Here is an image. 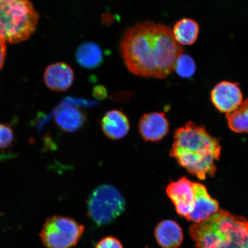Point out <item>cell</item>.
<instances>
[{
  "instance_id": "ba28073f",
  "label": "cell",
  "mask_w": 248,
  "mask_h": 248,
  "mask_svg": "<svg viewBox=\"0 0 248 248\" xmlns=\"http://www.w3.org/2000/svg\"><path fill=\"white\" fill-rule=\"evenodd\" d=\"M166 193L174 204L176 212L187 218L194 207V182L182 177L177 181L170 183L167 187Z\"/></svg>"
},
{
  "instance_id": "ffe728a7",
  "label": "cell",
  "mask_w": 248,
  "mask_h": 248,
  "mask_svg": "<svg viewBox=\"0 0 248 248\" xmlns=\"http://www.w3.org/2000/svg\"><path fill=\"white\" fill-rule=\"evenodd\" d=\"M95 248H124L117 238L113 236L105 237L98 241Z\"/></svg>"
},
{
  "instance_id": "603a6c76",
  "label": "cell",
  "mask_w": 248,
  "mask_h": 248,
  "mask_svg": "<svg viewBox=\"0 0 248 248\" xmlns=\"http://www.w3.org/2000/svg\"><path fill=\"white\" fill-rule=\"evenodd\" d=\"M246 248H248V243L247 246Z\"/></svg>"
},
{
  "instance_id": "4fadbf2b",
  "label": "cell",
  "mask_w": 248,
  "mask_h": 248,
  "mask_svg": "<svg viewBox=\"0 0 248 248\" xmlns=\"http://www.w3.org/2000/svg\"><path fill=\"white\" fill-rule=\"evenodd\" d=\"M155 236L163 248H178L184 240L182 229L172 220H164L155 229Z\"/></svg>"
},
{
  "instance_id": "7a4b0ae2",
  "label": "cell",
  "mask_w": 248,
  "mask_h": 248,
  "mask_svg": "<svg viewBox=\"0 0 248 248\" xmlns=\"http://www.w3.org/2000/svg\"><path fill=\"white\" fill-rule=\"evenodd\" d=\"M221 151L218 139L204 127L188 122L175 130L170 155L188 173L204 180L215 176V162L219 160Z\"/></svg>"
},
{
  "instance_id": "7402d4cb",
  "label": "cell",
  "mask_w": 248,
  "mask_h": 248,
  "mask_svg": "<svg viewBox=\"0 0 248 248\" xmlns=\"http://www.w3.org/2000/svg\"><path fill=\"white\" fill-rule=\"evenodd\" d=\"M93 94L99 99H104L107 97V90L102 86H96L93 91Z\"/></svg>"
},
{
  "instance_id": "5b68a950",
  "label": "cell",
  "mask_w": 248,
  "mask_h": 248,
  "mask_svg": "<svg viewBox=\"0 0 248 248\" xmlns=\"http://www.w3.org/2000/svg\"><path fill=\"white\" fill-rule=\"evenodd\" d=\"M126 203L122 194L112 185L99 186L88 200V214L99 226L110 224L125 212Z\"/></svg>"
},
{
  "instance_id": "5bb4252c",
  "label": "cell",
  "mask_w": 248,
  "mask_h": 248,
  "mask_svg": "<svg viewBox=\"0 0 248 248\" xmlns=\"http://www.w3.org/2000/svg\"><path fill=\"white\" fill-rule=\"evenodd\" d=\"M84 111L74 107L62 108L55 118L58 128L66 132L73 133L81 129L86 122Z\"/></svg>"
},
{
  "instance_id": "d6986e66",
  "label": "cell",
  "mask_w": 248,
  "mask_h": 248,
  "mask_svg": "<svg viewBox=\"0 0 248 248\" xmlns=\"http://www.w3.org/2000/svg\"><path fill=\"white\" fill-rule=\"evenodd\" d=\"M14 140L13 130L9 125L0 123V150L10 147Z\"/></svg>"
},
{
  "instance_id": "2e32d148",
  "label": "cell",
  "mask_w": 248,
  "mask_h": 248,
  "mask_svg": "<svg viewBox=\"0 0 248 248\" xmlns=\"http://www.w3.org/2000/svg\"><path fill=\"white\" fill-rule=\"evenodd\" d=\"M172 31L178 44L190 46L197 41L200 33V26L195 20L184 18L175 24Z\"/></svg>"
},
{
  "instance_id": "44dd1931",
  "label": "cell",
  "mask_w": 248,
  "mask_h": 248,
  "mask_svg": "<svg viewBox=\"0 0 248 248\" xmlns=\"http://www.w3.org/2000/svg\"><path fill=\"white\" fill-rule=\"evenodd\" d=\"M6 53H7V46L6 42L2 37L0 36V70L4 66Z\"/></svg>"
},
{
  "instance_id": "9c48e42d",
  "label": "cell",
  "mask_w": 248,
  "mask_h": 248,
  "mask_svg": "<svg viewBox=\"0 0 248 248\" xmlns=\"http://www.w3.org/2000/svg\"><path fill=\"white\" fill-rule=\"evenodd\" d=\"M140 135L146 142H159L168 135L170 123L163 112L145 113L138 124Z\"/></svg>"
},
{
  "instance_id": "6da1fadb",
  "label": "cell",
  "mask_w": 248,
  "mask_h": 248,
  "mask_svg": "<svg viewBox=\"0 0 248 248\" xmlns=\"http://www.w3.org/2000/svg\"><path fill=\"white\" fill-rule=\"evenodd\" d=\"M120 52L128 70L134 75L163 79L175 70L184 48L169 27L152 21L127 30L120 42Z\"/></svg>"
},
{
  "instance_id": "52a82bcc",
  "label": "cell",
  "mask_w": 248,
  "mask_h": 248,
  "mask_svg": "<svg viewBox=\"0 0 248 248\" xmlns=\"http://www.w3.org/2000/svg\"><path fill=\"white\" fill-rule=\"evenodd\" d=\"M210 98L217 110L220 112L228 114L240 106L243 102V95L238 83L222 81L213 89Z\"/></svg>"
},
{
  "instance_id": "8fae6325",
  "label": "cell",
  "mask_w": 248,
  "mask_h": 248,
  "mask_svg": "<svg viewBox=\"0 0 248 248\" xmlns=\"http://www.w3.org/2000/svg\"><path fill=\"white\" fill-rule=\"evenodd\" d=\"M44 80L52 91L64 92L69 89L74 80V71L64 62H57L46 68Z\"/></svg>"
},
{
  "instance_id": "ac0fdd59",
  "label": "cell",
  "mask_w": 248,
  "mask_h": 248,
  "mask_svg": "<svg viewBox=\"0 0 248 248\" xmlns=\"http://www.w3.org/2000/svg\"><path fill=\"white\" fill-rule=\"evenodd\" d=\"M174 70L183 78H190L195 73L196 65L190 56L183 54L176 61Z\"/></svg>"
},
{
  "instance_id": "e0dca14e",
  "label": "cell",
  "mask_w": 248,
  "mask_h": 248,
  "mask_svg": "<svg viewBox=\"0 0 248 248\" xmlns=\"http://www.w3.org/2000/svg\"><path fill=\"white\" fill-rule=\"evenodd\" d=\"M229 128L235 133H248V98L232 112L226 114Z\"/></svg>"
},
{
  "instance_id": "7c38bea8",
  "label": "cell",
  "mask_w": 248,
  "mask_h": 248,
  "mask_svg": "<svg viewBox=\"0 0 248 248\" xmlns=\"http://www.w3.org/2000/svg\"><path fill=\"white\" fill-rule=\"evenodd\" d=\"M101 125L104 135L114 140L125 138L131 128L128 117L122 111L116 109L108 111L105 114L102 118Z\"/></svg>"
},
{
  "instance_id": "3957f363",
  "label": "cell",
  "mask_w": 248,
  "mask_h": 248,
  "mask_svg": "<svg viewBox=\"0 0 248 248\" xmlns=\"http://www.w3.org/2000/svg\"><path fill=\"white\" fill-rule=\"evenodd\" d=\"M189 233L196 248H246L248 243V221L226 210L189 228Z\"/></svg>"
},
{
  "instance_id": "9a60e30c",
  "label": "cell",
  "mask_w": 248,
  "mask_h": 248,
  "mask_svg": "<svg viewBox=\"0 0 248 248\" xmlns=\"http://www.w3.org/2000/svg\"><path fill=\"white\" fill-rule=\"evenodd\" d=\"M76 60L80 66L88 69L97 68L103 61L101 48L93 42L82 43L77 49Z\"/></svg>"
},
{
  "instance_id": "30bf717a",
  "label": "cell",
  "mask_w": 248,
  "mask_h": 248,
  "mask_svg": "<svg viewBox=\"0 0 248 248\" xmlns=\"http://www.w3.org/2000/svg\"><path fill=\"white\" fill-rule=\"evenodd\" d=\"M195 204L193 212L186 218L194 223H200L215 215L219 209L218 202L210 196L203 185L194 182Z\"/></svg>"
},
{
  "instance_id": "8992f818",
  "label": "cell",
  "mask_w": 248,
  "mask_h": 248,
  "mask_svg": "<svg viewBox=\"0 0 248 248\" xmlns=\"http://www.w3.org/2000/svg\"><path fill=\"white\" fill-rule=\"evenodd\" d=\"M84 232L85 226L75 219L56 215L46 219L40 237L46 248H72Z\"/></svg>"
},
{
  "instance_id": "277c9868",
  "label": "cell",
  "mask_w": 248,
  "mask_h": 248,
  "mask_svg": "<svg viewBox=\"0 0 248 248\" xmlns=\"http://www.w3.org/2000/svg\"><path fill=\"white\" fill-rule=\"evenodd\" d=\"M39 20L30 0H0V36L6 43L16 44L29 39Z\"/></svg>"
}]
</instances>
